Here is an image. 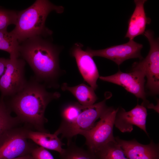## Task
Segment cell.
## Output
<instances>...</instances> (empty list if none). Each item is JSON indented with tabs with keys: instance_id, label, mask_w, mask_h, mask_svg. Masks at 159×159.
<instances>
[{
	"instance_id": "7402d4cb",
	"label": "cell",
	"mask_w": 159,
	"mask_h": 159,
	"mask_svg": "<svg viewBox=\"0 0 159 159\" xmlns=\"http://www.w3.org/2000/svg\"><path fill=\"white\" fill-rule=\"evenodd\" d=\"M17 12L0 8V31L7 30L9 25L16 24Z\"/></svg>"
},
{
	"instance_id": "277c9868",
	"label": "cell",
	"mask_w": 159,
	"mask_h": 159,
	"mask_svg": "<svg viewBox=\"0 0 159 159\" xmlns=\"http://www.w3.org/2000/svg\"><path fill=\"white\" fill-rule=\"evenodd\" d=\"M145 71L138 62L133 64L131 71L125 73L120 70L115 74L107 76H100L99 79L104 81L120 86L127 91L143 100L141 105L146 108H153L154 105L146 99L145 90Z\"/></svg>"
},
{
	"instance_id": "d6986e66",
	"label": "cell",
	"mask_w": 159,
	"mask_h": 159,
	"mask_svg": "<svg viewBox=\"0 0 159 159\" xmlns=\"http://www.w3.org/2000/svg\"><path fill=\"white\" fill-rule=\"evenodd\" d=\"M59 154V159H96L93 152L79 147L70 141Z\"/></svg>"
},
{
	"instance_id": "52a82bcc",
	"label": "cell",
	"mask_w": 159,
	"mask_h": 159,
	"mask_svg": "<svg viewBox=\"0 0 159 159\" xmlns=\"http://www.w3.org/2000/svg\"><path fill=\"white\" fill-rule=\"evenodd\" d=\"M149 43L150 49L145 58L138 62L143 69L147 78L145 87L150 94L155 96L159 93V42L154 38L153 32L147 30L144 33Z\"/></svg>"
},
{
	"instance_id": "cb8c5ba5",
	"label": "cell",
	"mask_w": 159,
	"mask_h": 159,
	"mask_svg": "<svg viewBox=\"0 0 159 159\" xmlns=\"http://www.w3.org/2000/svg\"><path fill=\"white\" fill-rule=\"evenodd\" d=\"M6 61V59L4 58H0V78L5 71Z\"/></svg>"
},
{
	"instance_id": "2e32d148",
	"label": "cell",
	"mask_w": 159,
	"mask_h": 159,
	"mask_svg": "<svg viewBox=\"0 0 159 159\" xmlns=\"http://www.w3.org/2000/svg\"><path fill=\"white\" fill-rule=\"evenodd\" d=\"M61 89L63 91L70 92L79 103L85 107H88L93 105L98 99L94 90L84 84L69 87L67 83H64L62 84Z\"/></svg>"
},
{
	"instance_id": "44dd1931",
	"label": "cell",
	"mask_w": 159,
	"mask_h": 159,
	"mask_svg": "<svg viewBox=\"0 0 159 159\" xmlns=\"http://www.w3.org/2000/svg\"><path fill=\"white\" fill-rule=\"evenodd\" d=\"M11 111L4 98L0 97V136L4 132L16 127L21 122L16 117L11 115Z\"/></svg>"
},
{
	"instance_id": "3957f363",
	"label": "cell",
	"mask_w": 159,
	"mask_h": 159,
	"mask_svg": "<svg viewBox=\"0 0 159 159\" xmlns=\"http://www.w3.org/2000/svg\"><path fill=\"white\" fill-rule=\"evenodd\" d=\"M64 10L63 6L48 0H37L29 7L17 12L15 26L10 32L19 44L31 37L50 35L52 32L45 26L47 16L52 11L61 14Z\"/></svg>"
},
{
	"instance_id": "ac0fdd59",
	"label": "cell",
	"mask_w": 159,
	"mask_h": 159,
	"mask_svg": "<svg viewBox=\"0 0 159 159\" xmlns=\"http://www.w3.org/2000/svg\"><path fill=\"white\" fill-rule=\"evenodd\" d=\"M94 153L96 159H129L116 140L108 143Z\"/></svg>"
},
{
	"instance_id": "ffe728a7",
	"label": "cell",
	"mask_w": 159,
	"mask_h": 159,
	"mask_svg": "<svg viewBox=\"0 0 159 159\" xmlns=\"http://www.w3.org/2000/svg\"><path fill=\"white\" fill-rule=\"evenodd\" d=\"M19 43L11 32L7 30L0 31V50L9 53L10 58H19Z\"/></svg>"
},
{
	"instance_id": "ba28073f",
	"label": "cell",
	"mask_w": 159,
	"mask_h": 159,
	"mask_svg": "<svg viewBox=\"0 0 159 159\" xmlns=\"http://www.w3.org/2000/svg\"><path fill=\"white\" fill-rule=\"evenodd\" d=\"M25 65L23 59H7L5 71L0 78L1 97H11L24 87L27 81L25 76Z\"/></svg>"
},
{
	"instance_id": "4fadbf2b",
	"label": "cell",
	"mask_w": 159,
	"mask_h": 159,
	"mask_svg": "<svg viewBox=\"0 0 159 159\" xmlns=\"http://www.w3.org/2000/svg\"><path fill=\"white\" fill-rule=\"evenodd\" d=\"M129 159H159V145L153 140L147 145L139 143L135 139L126 140L115 137Z\"/></svg>"
},
{
	"instance_id": "7c38bea8",
	"label": "cell",
	"mask_w": 159,
	"mask_h": 159,
	"mask_svg": "<svg viewBox=\"0 0 159 159\" xmlns=\"http://www.w3.org/2000/svg\"><path fill=\"white\" fill-rule=\"evenodd\" d=\"M83 45L76 43L71 51L78 68L84 80L95 90L97 88V81L100 77L96 65L93 58L86 51L83 50Z\"/></svg>"
},
{
	"instance_id": "5bb4252c",
	"label": "cell",
	"mask_w": 159,
	"mask_h": 159,
	"mask_svg": "<svg viewBox=\"0 0 159 159\" xmlns=\"http://www.w3.org/2000/svg\"><path fill=\"white\" fill-rule=\"evenodd\" d=\"M146 0H135V7L128 21V26L125 38L129 40L140 35H143L147 24L151 22V19L146 16L144 8Z\"/></svg>"
},
{
	"instance_id": "9c48e42d",
	"label": "cell",
	"mask_w": 159,
	"mask_h": 159,
	"mask_svg": "<svg viewBox=\"0 0 159 159\" xmlns=\"http://www.w3.org/2000/svg\"><path fill=\"white\" fill-rule=\"evenodd\" d=\"M107 99L105 98L84 110L72 124L60 133L62 137L69 141L74 136L91 129L108 107L106 103Z\"/></svg>"
},
{
	"instance_id": "e0dca14e",
	"label": "cell",
	"mask_w": 159,
	"mask_h": 159,
	"mask_svg": "<svg viewBox=\"0 0 159 159\" xmlns=\"http://www.w3.org/2000/svg\"><path fill=\"white\" fill-rule=\"evenodd\" d=\"M87 107L82 105L79 102L70 103L64 106L61 110V123L54 133L58 136L62 130L72 124L80 113Z\"/></svg>"
},
{
	"instance_id": "7a4b0ae2",
	"label": "cell",
	"mask_w": 159,
	"mask_h": 159,
	"mask_svg": "<svg viewBox=\"0 0 159 159\" xmlns=\"http://www.w3.org/2000/svg\"><path fill=\"white\" fill-rule=\"evenodd\" d=\"M43 37H31L20 43V55L31 67L37 80L45 86H53L60 73L59 51Z\"/></svg>"
},
{
	"instance_id": "5b68a950",
	"label": "cell",
	"mask_w": 159,
	"mask_h": 159,
	"mask_svg": "<svg viewBox=\"0 0 159 159\" xmlns=\"http://www.w3.org/2000/svg\"><path fill=\"white\" fill-rule=\"evenodd\" d=\"M118 109L108 107L100 120L91 129L80 134L85 139L87 149L94 153L108 143L115 140L113 129Z\"/></svg>"
},
{
	"instance_id": "8992f818",
	"label": "cell",
	"mask_w": 159,
	"mask_h": 159,
	"mask_svg": "<svg viewBox=\"0 0 159 159\" xmlns=\"http://www.w3.org/2000/svg\"><path fill=\"white\" fill-rule=\"evenodd\" d=\"M27 130L16 126L0 135V159H13L31 154L36 147L28 141Z\"/></svg>"
},
{
	"instance_id": "603a6c76",
	"label": "cell",
	"mask_w": 159,
	"mask_h": 159,
	"mask_svg": "<svg viewBox=\"0 0 159 159\" xmlns=\"http://www.w3.org/2000/svg\"><path fill=\"white\" fill-rule=\"evenodd\" d=\"M31 154L33 159H54L50 152L41 146L34 148Z\"/></svg>"
},
{
	"instance_id": "d4e9b609",
	"label": "cell",
	"mask_w": 159,
	"mask_h": 159,
	"mask_svg": "<svg viewBox=\"0 0 159 159\" xmlns=\"http://www.w3.org/2000/svg\"><path fill=\"white\" fill-rule=\"evenodd\" d=\"M13 159H33V158L31 154H29L24 156L17 157Z\"/></svg>"
},
{
	"instance_id": "6da1fadb",
	"label": "cell",
	"mask_w": 159,
	"mask_h": 159,
	"mask_svg": "<svg viewBox=\"0 0 159 159\" xmlns=\"http://www.w3.org/2000/svg\"><path fill=\"white\" fill-rule=\"evenodd\" d=\"M60 96L58 92L47 91L46 86L33 77L18 92L4 99L21 122L30 125L37 131L47 132L44 128L47 122L44 116L46 109L50 102Z\"/></svg>"
},
{
	"instance_id": "8fae6325",
	"label": "cell",
	"mask_w": 159,
	"mask_h": 159,
	"mask_svg": "<svg viewBox=\"0 0 159 159\" xmlns=\"http://www.w3.org/2000/svg\"><path fill=\"white\" fill-rule=\"evenodd\" d=\"M147 116L146 108L138 103L128 111L122 107H118L114 121V125L121 132H130L135 125L143 130L148 136L146 130V122Z\"/></svg>"
},
{
	"instance_id": "9a60e30c",
	"label": "cell",
	"mask_w": 159,
	"mask_h": 159,
	"mask_svg": "<svg viewBox=\"0 0 159 159\" xmlns=\"http://www.w3.org/2000/svg\"><path fill=\"white\" fill-rule=\"evenodd\" d=\"M26 135L28 139L46 149L54 150L59 153L63 150L62 146L64 144L54 133L27 129Z\"/></svg>"
},
{
	"instance_id": "30bf717a",
	"label": "cell",
	"mask_w": 159,
	"mask_h": 159,
	"mask_svg": "<svg viewBox=\"0 0 159 159\" xmlns=\"http://www.w3.org/2000/svg\"><path fill=\"white\" fill-rule=\"evenodd\" d=\"M143 45L133 40L126 43L112 46L101 49L94 50L87 48L86 51L92 57H103L109 59L119 66L124 61L130 59H143L141 54Z\"/></svg>"
}]
</instances>
